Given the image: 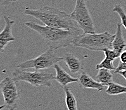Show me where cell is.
I'll use <instances>...</instances> for the list:
<instances>
[{
  "label": "cell",
  "instance_id": "obj_23",
  "mask_svg": "<svg viewBox=\"0 0 126 110\" xmlns=\"http://www.w3.org/2000/svg\"><path fill=\"white\" fill-rule=\"evenodd\" d=\"M10 1H11V2H12V3H14V2L17 1L18 0H10Z\"/></svg>",
  "mask_w": 126,
  "mask_h": 110
},
{
  "label": "cell",
  "instance_id": "obj_8",
  "mask_svg": "<svg viewBox=\"0 0 126 110\" xmlns=\"http://www.w3.org/2000/svg\"><path fill=\"white\" fill-rule=\"evenodd\" d=\"M5 24L4 28L0 32V52L3 53L8 44L13 42L16 40L12 33V27L15 23V21L12 20L10 17L6 15L3 16Z\"/></svg>",
  "mask_w": 126,
  "mask_h": 110
},
{
  "label": "cell",
  "instance_id": "obj_10",
  "mask_svg": "<svg viewBox=\"0 0 126 110\" xmlns=\"http://www.w3.org/2000/svg\"><path fill=\"white\" fill-rule=\"evenodd\" d=\"M63 61L65 63L66 66L68 67L72 74H77L82 72L84 69V64L74 54L67 52L62 57Z\"/></svg>",
  "mask_w": 126,
  "mask_h": 110
},
{
  "label": "cell",
  "instance_id": "obj_21",
  "mask_svg": "<svg viewBox=\"0 0 126 110\" xmlns=\"http://www.w3.org/2000/svg\"><path fill=\"white\" fill-rule=\"evenodd\" d=\"M117 74H119L120 75H121L122 76H123L125 78V80H126V70H124V71H121L118 72Z\"/></svg>",
  "mask_w": 126,
  "mask_h": 110
},
{
  "label": "cell",
  "instance_id": "obj_3",
  "mask_svg": "<svg viewBox=\"0 0 126 110\" xmlns=\"http://www.w3.org/2000/svg\"><path fill=\"white\" fill-rule=\"evenodd\" d=\"M115 34L108 31L101 33H84L77 36L72 45L92 51H101L105 48H112V42Z\"/></svg>",
  "mask_w": 126,
  "mask_h": 110
},
{
  "label": "cell",
  "instance_id": "obj_9",
  "mask_svg": "<svg viewBox=\"0 0 126 110\" xmlns=\"http://www.w3.org/2000/svg\"><path fill=\"white\" fill-rule=\"evenodd\" d=\"M77 82L79 87L84 89L96 90L97 92H101L104 90V85L94 80L86 72L82 71L80 73Z\"/></svg>",
  "mask_w": 126,
  "mask_h": 110
},
{
  "label": "cell",
  "instance_id": "obj_15",
  "mask_svg": "<svg viewBox=\"0 0 126 110\" xmlns=\"http://www.w3.org/2000/svg\"><path fill=\"white\" fill-rule=\"evenodd\" d=\"M63 90L65 94V104L68 110H77V101L70 88L67 86L64 87Z\"/></svg>",
  "mask_w": 126,
  "mask_h": 110
},
{
  "label": "cell",
  "instance_id": "obj_16",
  "mask_svg": "<svg viewBox=\"0 0 126 110\" xmlns=\"http://www.w3.org/2000/svg\"><path fill=\"white\" fill-rule=\"evenodd\" d=\"M107 86L108 87L105 90V92L108 95H117L126 94V86H124V85L111 82Z\"/></svg>",
  "mask_w": 126,
  "mask_h": 110
},
{
  "label": "cell",
  "instance_id": "obj_4",
  "mask_svg": "<svg viewBox=\"0 0 126 110\" xmlns=\"http://www.w3.org/2000/svg\"><path fill=\"white\" fill-rule=\"evenodd\" d=\"M12 77L17 82H25L35 87H51L52 80H55V76L53 73L36 70L30 72L16 67L12 73Z\"/></svg>",
  "mask_w": 126,
  "mask_h": 110
},
{
  "label": "cell",
  "instance_id": "obj_17",
  "mask_svg": "<svg viewBox=\"0 0 126 110\" xmlns=\"http://www.w3.org/2000/svg\"><path fill=\"white\" fill-rule=\"evenodd\" d=\"M112 11L116 12L119 15L121 19L122 25H123L126 29V12L124 9V8L120 4H117L114 6Z\"/></svg>",
  "mask_w": 126,
  "mask_h": 110
},
{
  "label": "cell",
  "instance_id": "obj_14",
  "mask_svg": "<svg viewBox=\"0 0 126 110\" xmlns=\"http://www.w3.org/2000/svg\"><path fill=\"white\" fill-rule=\"evenodd\" d=\"M113 74L111 72V70L106 68H100L98 69L96 79L99 83L105 86L108 85L109 83L113 82Z\"/></svg>",
  "mask_w": 126,
  "mask_h": 110
},
{
  "label": "cell",
  "instance_id": "obj_2",
  "mask_svg": "<svg viewBox=\"0 0 126 110\" xmlns=\"http://www.w3.org/2000/svg\"><path fill=\"white\" fill-rule=\"evenodd\" d=\"M24 24L38 33L49 48L53 50L72 45L76 38L81 34L80 31L54 28L47 25L43 26L32 22H27Z\"/></svg>",
  "mask_w": 126,
  "mask_h": 110
},
{
  "label": "cell",
  "instance_id": "obj_20",
  "mask_svg": "<svg viewBox=\"0 0 126 110\" xmlns=\"http://www.w3.org/2000/svg\"><path fill=\"white\" fill-rule=\"evenodd\" d=\"M12 3L10 0H0V6H6Z\"/></svg>",
  "mask_w": 126,
  "mask_h": 110
},
{
  "label": "cell",
  "instance_id": "obj_7",
  "mask_svg": "<svg viewBox=\"0 0 126 110\" xmlns=\"http://www.w3.org/2000/svg\"><path fill=\"white\" fill-rule=\"evenodd\" d=\"M16 83L14 78L10 76L0 82V89L4 99V110H14L18 108L20 95Z\"/></svg>",
  "mask_w": 126,
  "mask_h": 110
},
{
  "label": "cell",
  "instance_id": "obj_22",
  "mask_svg": "<svg viewBox=\"0 0 126 110\" xmlns=\"http://www.w3.org/2000/svg\"><path fill=\"white\" fill-rule=\"evenodd\" d=\"M4 108H5V106H4V104L2 106H0V110H4Z\"/></svg>",
  "mask_w": 126,
  "mask_h": 110
},
{
  "label": "cell",
  "instance_id": "obj_12",
  "mask_svg": "<svg viewBox=\"0 0 126 110\" xmlns=\"http://www.w3.org/2000/svg\"><path fill=\"white\" fill-rule=\"evenodd\" d=\"M104 52L105 58L104 59L101 63L96 64V69H99L100 68H106L110 70L115 69L114 65L113 64V62L116 59L119 57V55H117V53L115 52L112 48H105L102 50Z\"/></svg>",
  "mask_w": 126,
  "mask_h": 110
},
{
  "label": "cell",
  "instance_id": "obj_1",
  "mask_svg": "<svg viewBox=\"0 0 126 110\" xmlns=\"http://www.w3.org/2000/svg\"><path fill=\"white\" fill-rule=\"evenodd\" d=\"M24 14L36 18L49 27L82 31L69 14L56 8L45 6L37 10H34L27 7Z\"/></svg>",
  "mask_w": 126,
  "mask_h": 110
},
{
  "label": "cell",
  "instance_id": "obj_18",
  "mask_svg": "<svg viewBox=\"0 0 126 110\" xmlns=\"http://www.w3.org/2000/svg\"><path fill=\"white\" fill-rule=\"evenodd\" d=\"M124 70H126V63H122L120 61L118 66L115 67V69L114 70V73L116 74V73H118V72L124 71Z\"/></svg>",
  "mask_w": 126,
  "mask_h": 110
},
{
  "label": "cell",
  "instance_id": "obj_6",
  "mask_svg": "<svg viewBox=\"0 0 126 110\" xmlns=\"http://www.w3.org/2000/svg\"><path fill=\"white\" fill-rule=\"evenodd\" d=\"M63 61L62 57L55 55L53 48L49 49L43 52L36 58L27 60L17 65L16 67L22 69L33 68L36 70L46 69L51 68L60 61Z\"/></svg>",
  "mask_w": 126,
  "mask_h": 110
},
{
  "label": "cell",
  "instance_id": "obj_13",
  "mask_svg": "<svg viewBox=\"0 0 126 110\" xmlns=\"http://www.w3.org/2000/svg\"><path fill=\"white\" fill-rule=\"evenodd\" d=\"M122 25L120 23L117 24V29L115 34V36L112 42V49L119 55L126 48V42L122 34Z\"/></svg>",
  "mask_w": 126,
  "mask_h": 110
},
{
  "label": "cell",
  "instance_id": "obj_19",
  "mask_svg": "<svg viewBox=\"0 0 126 110\" xmlns=\"http://www.w3.org/2000/svg\"><path fill=\"white\" fill-rule=\"evenodd\" d=\"M120 61L122 63H126V50H124V51L121 52V54L119 55Z\"/></svg>",
  "mask_w": 126,
  "mask_h": 110
},
{
  "label": "cell",
  "instance_id": "obj_11",
  "mask_svg": "<svg viewBox=\"0 0 126 110\" xmlns=\"http://www.w3.org/2000/svg\"><path fill=\"white\" fill-rule=\"evenodd\" d=\"M53 68L55 69L56 71L55 80L58 82L63 87L67 86V85L69 83L78 82V78L72 77L58 64H55Z\"/></svg>",
  "mask_w": 126,
  "mask_h": 110
},
{
  "label": "cell",
  "instance_id": "obj_5",
  "mask_svg": "<svg viewBox=\"0 0 126 110\" xmlns=\"http://www.w3.org/2000/svg\"><path fill=\"white\" fill-rule=\"evenodd\" d=\"M69 15L84 33H96L94 22L88 9L86 0H76L74 9Z\"/></svg>",
  "mask_w": 126,
  "mask_h": 110
}]
</instances>
